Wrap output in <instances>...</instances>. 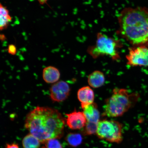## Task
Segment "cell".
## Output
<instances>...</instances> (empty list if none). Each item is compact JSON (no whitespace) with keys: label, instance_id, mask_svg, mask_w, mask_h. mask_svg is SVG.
Returning <instances> with one entry per match:
<instances>
[{"label":"cell","instance_id":"6da1fadb","mask_svg":"<svg viewBox=\"0 0 148 148\" xmlns=\"http://www.w3.org/2000/svg\"><path fill=\"white\" fill-rule=\"evenodd\" d=\"M63 117L58 110L50 107L38 106L29 113L25 126L40 143L62 136L64 127Z\"/></svg>","mask_w":148,"mask_h":148},{"label":"cell","instance_id":"4fadbf2b","mask_svg":"<svg viewBox=\"0 0 148 148\" xmlns=\"http://www.w3.org/2000/svg\"><path fill=\"white\" fill-rule=\"evenodd\" d=\"M12 18L8 9L3 5H0V29L1 31L6 28Z\"/></svg>","mask_w":148,"mask_h":148},{"label":"cell","instance_id":"30bf717a","mask_svg":"<svg viewBox=\"0 0 148 148\" xmlns=\"http://www.w3.org/2000/svg\"><path fill=\"white\" fill-rule=\"evenodd\" d=\"M83 112L86 116L87 122L98 124L100 121V112L97 105L93 103L82 107Z\"/></svg>","mask_w":148,"mask_h":148},{"label":"cell","instance_id":"8992f818","mask_svg":"<svg viewBox=\"0 0 148 148\" xmlns=\"http://www.w3.org/2000/svg\"><path fill=\"white\" fill-rule=\"evenodd\" d=\"M126 58L129 66L148 67V48L145 46L130 48Z\"/></svg>","mask_w":148,"mask_h":148},{"label":"cell","instance_id":"e0dca14e","mask_svg":"<svg viewBox=\"0 0 148 148\" xmlns=\"http://www.w3.org/2000/svg\"><path fill=\"white\" fill-rule=\"evenodd\" d=\"M47 148H62L60 142L56 139H51L45 143Z\"/></svg>","mask_w":148,"mask_h":148},{"label":"cell","instance_id":"ffe728a7","mask_svg":"<svg viewBox=\"0 0 148 148\" xmlns=\"http://www.w3.org/2000/svg\"><path fill=\"white\" fill-rule=\"evenodd\" d=\"M40 3V4L43 5L45 4L47 2L48 0H37Z\"/></svg>","mask_w":148,"mask_h":148},{"label":"cell","instance_id":"44dd1931","mask_svg":"<svg viewBox=\"0 0 148 148\" xmlns=\"http://www.w3.org/2000/svg\"><path fill=\"white\" fill-rule=\"evenodd\" d=\"M1 40H3L5 39V36H3V35H2H2H1Z\"/></svg>","mask_w":148,"mask_h":148},{"label":"cell","instance_id":"52a82bcc","mask_svg":"<svg viewBox=\"0 0 148 148\" xmlns=\"http://www.w3.org/2000/svg\"><path fill=\"white\" fill-rule=\"evenodd\" d=\"M70 91L69 84L65 81H60L51 86L50 89V96L53 101L60 102L67 99Z\"/></svg>","mask_w":148,"mask_h":148},{"label":"cell","instance_id":"ba28073f","mask_svg":"<svg viewBox=\"0 0 148 148\" xmlns=\"http://www.w3.org/2000/svg\"><path fill=\"white\" fill-rule=\"evenodd\" d=\"M66 115V125L70 129L80 130L86 126L87 120L83 112L75 110Z\"/></svg>","mask_w":148,"mask_h":148},{"label":"cell","instance_id":"9a60e30c","mask_svg":"<svg viewBox=\"0 0 148 148\" xmlns=\"http://www.w3.org/2000/svg\"><path fill=\"white\" fill-rule=\"evenodd\" d=\"M66 140L70 145L77 147L81 143L82 138L79 134H70L66 136Z\"/></svg>","mask_w":148,"mask_h":148},{"label":"cell","instance_id":"5b68a950","mask_svg":"<svg viewBox=\"0 0 148 148\" xmlns=\"http://www.w3.org/2000/svg\"><path fill=\"white\" fill-rule=\"evenodd\" d=\"M96 134L100 139L119 144L123 140V125L115 120H102L97 124Z\"/></svg>","mask_w":148,"mask_h":148},{"label":"cell","instance_id":"d6986e66","mask_svg":"<svg viewBox=\"0 0 148 148\" xmlns=\"http://www.w3.org/2000/svg\"><path fill=\"white\" fill-rule=\"evenodd\" d=\"M5 148H19L17 144H7Z\"/></svg>","mask_w":148,"mask_h":148},{"label":"cell","instance_id":"5bb4252c","mask_svg":"<svg viewBox=\"0 0 148 148\" xmlns=\"http://www.w3.org/2000/svg\"><path fill=\"white\" fill-rule=\"evenodd\" d=\"M40 143L38 138L31 134L25 137L22 142L24 148H39Z\"/></svg>","mask_w":148,"mask_h":148},{"label":"cell","instance_id":"277c9868","mask_svg":"<svg viewBox=\"0 0 148 148\" xmlns=\"http://www.w3.org/2000/svg\"><path fill=\"white\" fill-rule=\"evenodd\" d=\"M123 47L120 40L111 38L101 33H98L95 45L89 47L88 53L94 59L108 56L112 60H120L119 50Z\"/></svg>","mask_w":148,"mask_h":148},{"label":"cell","instance_id":"3957f363","mask_svg":"<svg viewBox=\"0 0 148 148\" xmlns=\"http://www.w3.org/2000/svg\"><path fill=\"white\" fill-rule=\"evenodd\" d=\"M139 98L137 93H130L124 88H115L103 106V115L109 117L123 116L136 104Z\"/></svg>","mask_w":148,"mask_h":148},{"label":"cell","instance_id":"ac0fdd59","mask_svg":"<svg viewBox=\"0 0 148 148\" xmlns=\"http://www.w3.org/2000/svg\"><path fill=\"white\" fill-rule=\"evenodd\" d=\"M8 52L11 55H15L16 52V46L13 44L9 45L8 47Z\"/></svg>","mask_w":148,"mask_h":148},{"label":"cell","instance_id":"9c48e42d","mask_svg":"<svg viewBox=\"0 0 148 148\" xmlns=\"http://www.w3.org/2000/svg\"><path fill=\"white\" fill-rule=\"evenodd\" d=\"M77 97L82 108L93 103L95 96L92 89L89 86H86L79 89L77 92Z\"/></svg>","mask_w":148,"mask_h":148},{"label":"cell","instance_id":"8fae6325","mask_svg":"<svg viewBox=\"0 0 148 148\" xmlns=\"http://www.w3.org/2000/svg\"><path fill=\"white\" fill-rule=\"evenodd\" d=\"M60 73L57 68L49 66L44 68L42 72V77L44 81L48 83H56L60 77Z\"/></svg>","mask_w":148,"mask_h":148},{"label":"cell","instance_id":"7a4b0ae2","mask_svg":"<svg viewBox=\"0 0 148 148\" xmlns=\"http://www.w3.org/2000/svg\"><path fill=\"white\" fill-rule=\"evenodd\" d=\"M120 36L133 46L148 45V9L126 8L118 17Z\"/></svg>","mask_w":148,"mask_h":148},{"label":"cell","instance_id":"7c38bea8","mask_svg":"<svg viewBox=\"0 0 148 148\" xmlns=\"http://www.w3.org/2000/svg\"><path fill=\"white\" fill-rule=\"evenodd\" d=\"M105 77L104 74L99 70L94 71L88 75V83L91 87L98 88L104 84Z\"/></svg>","mask_w":148,"mask_h":148},{"label":"cell","instance_id":"7402d4cb","mask_svg":"<svg viewBox=\"0 0 148 148\" xmlns=\"http://www.w3.org/2000/svg\"><path fill=\"white\" fill-rule=\"evenodd\" d=\"M42 148H47L46 147H42Z\"/></svg>","mask_w":148,"mask_h":148},{"label":"cell","instance_id":"2e32d148","mask_svg":"<svg viewBox=\"0 0 148 148\" xmlns=\"http://www.w3.org/2000/svg\"><path fill=\"white\" fill-rule=\"evenodd\" d=\"M97 126V124L87 122L86 126L84 128L85 134L90 135L96 134Z\"/></svg>","mask_w":148,"mask_h":148}]
</instances>
